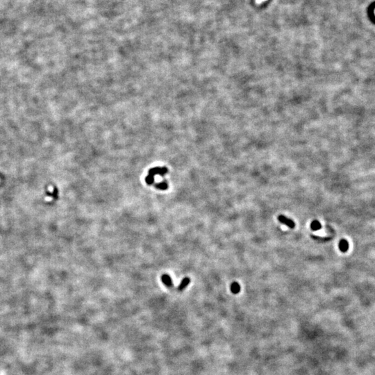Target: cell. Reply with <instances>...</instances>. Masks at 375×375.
<instances>
[{"instance_id": "1", "label": "cell", "mask_w": 375, "mask_h": 375, "mask_svg": "<svg viewBox=\"0 0 375 375\" xmlns=\"http://www.w3.org/2000/svg\"><path fill=\"white\" fill-rule=\"evenodd\" d=\"M278 220H279L281 223L286 225L287 227H289V228L294 229L295 227V222H293L291 219L286 218V217L284 216V215H279V216L278 217Z\"/></svg>"}, {"instance_id": "2", "label": "cell", "mask_w": 375, "mask_h": 375, "mask_svg": "<svg viewBox=\"0 0 375 375\" xmlns=\"http://www.w3.org/2000/svg\"><path fill=\"white\" fill-rule=\"evenodd\" d=\"M168 172V170L166 168H154L149 170V174L152 175L153 177L156 174H160L161 176H164Z\"/></svg>"}, {"instance_id": "3", "label": "cell", "mask_w": 375, "mask_h": 375, "mask_svg": "<svg viewBox=\"0 0 375 375\" xmlns=\"http://www.w3.org/2000/svg\"><path fill=\"white\" fill-rule=\"evenodd\" d=\"M161 281H162L163 284L166 285L167 287L168 288L172 287L174 285L172 281L171 277H170L168 274H163L162 277H161Z\"/></svg>"}, {"instance_id": "4", "label": "cell", "mask_w": 375, "mask_h": 375, "mask_svg": "<svg viewBox=\"0 0 375 375\" xmlns=\"http://www.w3.org/2000/svg\"><path fill=\"white\" fill-rule=\"evenodd\" d=\"M339 249L343 252H346L349 249V244L346 240H341L339 242Z\"/></svg>"}, {"instance_id": "5", "label": "cell", "mask_w": 375, "mask_h": 375, "mask_svg": "<svg viewBox=\"0 0 375 375\" xmlns=\"http://www.w3.org/2000/svg\"><path fill=\"white\" fill-rule=\"evenodd\" d=\"M190 278L188 277L184 278V279H183V280L181 281V282L179 286L178 287V290L179 291H183V290H184L187 287V286L190 284Z\"/></svg>"}, {"instance_id": "6", "label": "cell", "mask_w": 375, "mask_h": 375, "mask_svg": "<svg viewBox=\"0 0 375 375\" xmlns=\"http://www.w3.org/2000/svg\"><path fill=\"white\" fill-rule=\"evenodd\" d=\"M240 291V284L238 283L237 282L232 283L231 285V291L234 294H238V293H239Z\"/></svg>"}, {"instance_id": "7", "label": "cell", "mask_w": 375, "mask_h": 375, "mask_svg": "<svg viewBox=\"0 0 375 375\" xmlns=\"http://www.w3.org/2000/svg\"><path fill=\"white\" fill-rule=\"evenodd\" d=\"M321 228H322V225L319 223V222L317 221V220H314L310 223V229L312 231H317Z\"/></svg>"}, {"instance_id": "8", "label": "cell", "mask_w": 375, "mask_h": 375, "mask_svg": "<svg viewBox=\"0 0 375 375\" xmlns=\"http://www.w3.org/2000/svg\"><path fill=\"white\" fill-rule=\"evenodd\" d=\"M155 187L156 188L160 189V190H166V189L168 188V184L167 183L166 181H163L161 183H156L155 185Z\"/></svg>"}, {"instance_id": "9", "label": "cell", "mask_w": 375, "mask_h": 375, "mask_svg": "<svg viewBox=\"0 0 375 375\" xmlns=\"http://www.w3.org/2000/svg\"><path fill=\"white\" fill-rule=\"evenodd\" d=\"M145 181L148 185H152V184L154 183V177L152 176V175H148V176L146 177L145 178Z\"/></svg>"}, {"instance_id": "10", "label": "cell", "mask_w": 375, "mask_h": 375, "mask_svg": "<svg viewBox=\"0 0 375 375\" xmlns=\"http://www.w3.org/2000/svg\"><path fill=\"white\" fill-rule=\"evenodd\" d=\"M47 194L49 196H52L54 199H57V197H58V190H57L56 188H54L53 193H49V192H47Z\"/></svg>"}]
</instances>
